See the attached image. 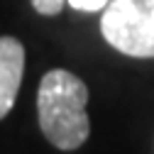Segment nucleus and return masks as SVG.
Here are the masks:
<instances>
[{
    "label": "nucleus",
    "mask_w": 154,
    "mask_h": 154,
    "mask_svg": "<svg viewBox=\"0 0 154 154\" xmlns=\"http://www.w3.org/2000/svg\"><path fill=\"white\" fill-rule=\"evenodd\" d=\"M34 12H39L44 17H54V15H59L66 5V0H29Z\"/></svg>",
    "instance_id": "20e7f679"
},
{
    "label": "nucleus",
    "mask_w": 154,
    "mask_h": 154,
    "mask_svg": "<svg viewBox=\"0 0 154 154\" xmlns=\"http://www.w3.org/2000/svg\"><path fill=\"white\" fill-rule=\"evenodd\" d=\"M110 0H66V5H71L79 12H103V8Z\"/></svg>",
    "instance_id": "39448f33"
},
{
    "label": "nucleus",
    "mask_w": 154,
    "mask_h": 154,
    "mask_svg": "<svg viewBox=\"0 0 154 154\" xmlns=\"http://www.w3.org/2000/svg\"><path fill=\"white\" fill-rule=\"evenodd\" d=\"M88 86L66 69H51L42 76L37 91V120L49 144L76 152L86 144L91 122L86 115Z\"/></svg>",
    "instance_id": "f257e3e1"
},
{
    "label": "nucleus",
    "mask_w": 154,
    "mask_h": 154,
    "mask_svg": "<svg viewBox=\"0 0 154 154\" xmlns=\"http://www.w3.org/2000/svg\"><path fill=\"white\" fill-rule=\"evenodd\" d=\"M103 39L132 59H154V0H110L100 15Z\"/></svg>",
    "instance_id": "f03ea898"
},
{
    "label": "nucleus",
    "mask_w": 154,
    "mask_h": 154,
    "mask_svg": "<svg viewBox=\"0 0 154 154\" xmlns=\"http://www.w3.org/2000/svg\"><path fill=\"white\" fill-rule=\"evenodd\" d=\"M25 76V47L17 37H0V120L12 110Z\"/></svg>",
    "instance_id": "7ed1b4c3"
}]
</instances>
